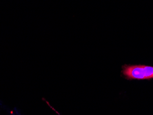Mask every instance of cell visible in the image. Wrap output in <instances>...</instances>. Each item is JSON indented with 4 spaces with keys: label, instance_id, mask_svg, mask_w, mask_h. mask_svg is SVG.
I'll use <instances>...</instances> for the list:
<instances>
[{
    "label": "cell",
    "instance_id": "1",
    "mask_svg": "<svg viewBox=\"0 0 153 115\" xmlns=\"http://www.w3.org/2000/svg\"><path fill=\"white\" fill-rule=\"evenodd\" d=\"M122 73L128 79L146 80L153 79V66L144 65H125Z\"/></svg>",
    "mask_w": 153,
    "mask_h": 115
}]
</instances>
